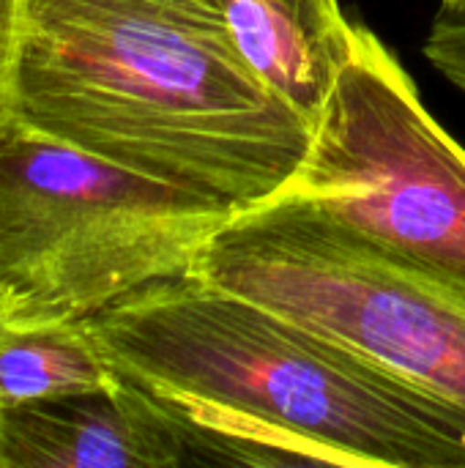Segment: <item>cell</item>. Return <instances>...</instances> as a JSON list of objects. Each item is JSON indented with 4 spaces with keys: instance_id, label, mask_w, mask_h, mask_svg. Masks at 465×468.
<instances>
[{
    "instance_id": "obj_1",
    "label": "cell",
    "mask_w": 465,
    "mask_h": 468,
    "mask_svg": "<svg viewBox=\"0 0 465 468\" xmlns=\"http://www.w3.org/2000/svg\"><path fill=\"white\" fill-rule=\"evenodd\" d=\"M170 420L184 466L465 468V411L195 274L85 318Z\"/></svg>"
},
{
    "instance_id": "obj_2",
    "label": "cell",
    "mask_w": 465,
    "mask_h": 468,
    "mask_svg": "<svg viewBox=\"0 0 465 468\" xmlns=\"http://www.w3.org/2000/svg\"><path fill=\"white\" fill-rule=\"evenodd\" d=\"M16 115L233 211L280 195L312 140L208 0H25Z\"/></svg>"
},
{
    "instance_id": "obj_3",
    "label": "cell",
    "mask_w": 465,
    "mask_h": 468,
    "mask_svg": "<svg viewBox=\"0 0 465 468\" xmlns=\"http://www.w3.org/2000/svg\"><path fill=\"white\" fill-rule=\"evenodd\" d=\"M236 214L14 115L0 134V324L85 321L186 274Z\"/></svg>"
},
{
    "instance_id": "obj_4",
    "label": "cell",
    "mask_w": 465,
    "mask_h": 468,
    "mask_svg": "<svg viewBox=\"0 0 465 468\" xmlns=\"http://www.w3.org/2000/svg\"><path fill=\"white\" fill-rule=\"evenodd\" d=\"M189 274L271 307L465 411V285L293 192L230 217Z\"/></svg>"
},
{
    "instance_id": "obj_5",
    "label": "cell",
    "mask_w": 465,
    "mask_h": 468,
    "mask_svg": "<svg viewBox=\"0 0 465 468\" xmlns=\"http://www.w3.org/2000/svg\"><path fill=\"white\" fill-rule=\"evenodd\" d=\"M285 192L465 285V148L375 30L356 25L354 52Z\"/></svg>"
},
{
    "instance_id": "obj_6",
    "label": "cell",
    "mask_w": 465,
    "mask_h": 468,
    "mask_svg": "<svg viewBox=\"0 0 465 468\" xmlns=\"http://www.w3.org/2000/svg\"><path fill=\"white\" fill-rule=\"evenodd\" d=\"M178 466L170 420L121 376L112 387L0 409V468Z\"/></svg>"
},
{
    "instance_id": "obj_7",
    "label": "cell",
    "mask_w": 465,
    "mask_h": 468,
    "mask_svg": "<svg viewBox=\"0 0 465 468\" xmlns=\"http://www.w3.org/2000/svg\"><path fill=\"white\" fill-rule=\"evenodd\" d=\"M252 77L310 129L354 52L340 0H208Z\"/></svg>"
},
{
    "instance_id": "obj_8",
    "label": "cell",
    "mask_w": 465,
    "mask_h": 468,
    "mask_svg": "<svg viewBox=\"0 0 465 468\" xmlns=\"http://www.w3.org/2000/svg\"><path fill=\"white\" fill-rule=\"evenodd\" d=\"M115 381L85 321L0 324V409L90 392Z\"/></svg>"
},
{
    "instance_id": "obj_9",
    "label": "cell",
    "mask_w": 465,
    "mask_h": 468,
    "mask_svg": "<svg viewBox=\"0 0 465 468\" xmlns=\"http://www.w3.org/2000/svg\"><path fill=\"white\" fill-rule=\"evenodd\" d=\"M25 0H0V134L16 115V69Z\"/></svg>"
},
{
    "instance_id": "obj_10",
    "label": "cell",
    "mask_w": 465,
    "mask_h": 468,
    "mask_svg": "<svg viewBox=\"0 0 465 468\" xmlns=\"http://www.w3.org/2000/svg\"><path fill=\"white\" fill-rule=\"evenodd\" d=\"M425 58L465 96V19L439 11L425 38Z\"/></svg>"
},
{
    "instance_id": "obj_11",
    "label": "cell",
    "mask_w": 465,
    "mask_h": 468,
    "mask_svg": "<svg viewBox=\"0 0 465 468\" xmlns=\"http://www.w3.org/2000/svg\"><path fill=\"white\" fill-rule=\"evenodd\" d=\"M441 11L465 19V0H441Z\"/></svg>"
}]
</instances>
